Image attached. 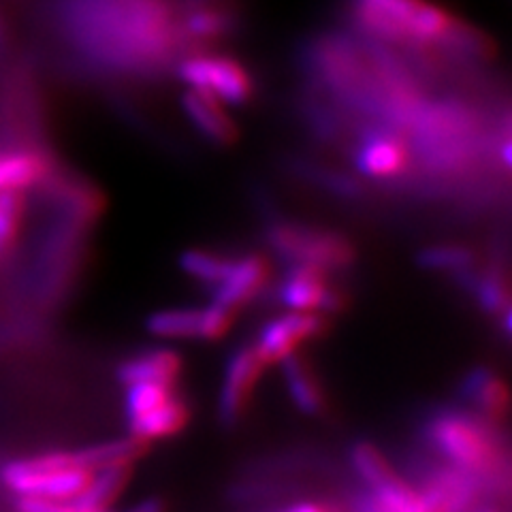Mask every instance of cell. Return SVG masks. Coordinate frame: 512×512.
<instances>
[{
    "mask_svg": "<svg viewBox=\"0 0 512 512\" xmlns=\"http://www.w3.org/2000/svg\"><path fill=\"white\" fill-rule=\"evenodd\" d=\"M472 512H502L498 508H478V510H472Z\"/></svg>",
    "mask_w": 512,
    "mask_h": 512,
    "instance_id": "cell-33",
    "label": "cell"
},
{
    "mask_svg": "<svg viewBox=\"0 0 512 512\" xmlns=\"http://www.w3.org/2000/svg\"><path fill=\"white\" fill-rule=\"evenodd\" d=\"M355 171L363 180L387 184L412 167L406 135L378 124H361L348 150Z\"/></svg>",
    "mask_w": 512,
    "mask_h": 512,
    "instance_id": "cell-8",
    "label": "cell"
},
{
    "mask_svg": "<svg viewBox=\"0 0 512 512\" xmlns=\"http://www.w3.org/2000/svg\"><path fill=\"white\" fill-rule=\"evenodd\" d=\"M276 301L284 310L331 318L348 310L350 295L338 276L329 271L308 265H288L276 284Z\"/></svg>",
    "mask_w": 512,
    "mask_h": 512,
    "instance_id": "cell-6",
    "label": "cell"
},
{
    "mask_svg": "<svg viewBox=\"0 0 512 512\" xmlns=\"http://www.w3.org/2000/svg\"><path fill=\"white\" fill-rule=\"evenodd\" d=\"M188 7L192 5H205V3H220V0H186Z\"/></svg>",
    "mask_w": 512,
    "mask_h": 512,
    "instance_id": "cell-32",
    "label": "cell"
},
{
    "mask_svg": "<svg viewBox=\"0 0 512 512\" xmlns=\"http://www.w3.org/2000/svg\"><path fill=\"white\" fill-rule=\"evenodd\" d=\"M329 329V318L308 312H291L269 318L254 338V346L267 365H280L297 355L310 342L323 338Z\"/></svg>",
    "mask_w": 512,
    "mask_h": 512,
    "instance_id": "cell-9",
    "label": "cell"
},
{
    "mask_svg": "<svg viewBox=\"0 0 512 512\" xmlns=\"http://www.w3.org/2000/svg\"><path fill=\"white\" fill-rule=\"evenodd\" d=\"M148 335L160 342H192L199 340L201 331V308H163L152 312L146 323Z\"/></svg>",
    "mask_w": 512,
    "mask_h": 512,
    "instance_id": "cell-22",
    "label": "cell"
},
{
    "mask_svg": "<svg viewBox=\"0 0 512 512\" xmlns=\"http://www.w3.org/2000/svg\"><path fill=\"white\" fill-rule=\"evenodd\" d=\"M459 397L463 408L474 412L491 425L506 419L510 408V391L506 380L485 365L474 367V370L461 378Z\"/></svg>",
    "mask_w": 512,
    "mask_h": 512,
    "instance_id": "cell-12",
    "label": "cell"
},
{
    "mask_svg": "<svg viewBox=\"0 0 512 512\" xmlns=\"http://www.w3.org/2000/svg\"><path fill=\"white\" fill-rule=\"evenodd\" d=\"M235 310L222 306L218 301H210L207 306H201V331H199V342L205 344H218L224 338H229L237 323Z\"/></svg>",
    "mask_w": 512,
    "mask_h": 512,
    "instance_id": "cell-27",
    "label": "cell"
},
{
    "mask_svg": "<svg viewBox=\"0 0 512 512\" xmlns=\"http://www.w3.org/2000/svg\"><path fill=\"white\" fill-rule=\"evenodd\" d=\"M90 474L79 466L73 451H45L7 461L0 468V485L18 500L73 502Z\"/></svg>",
    "mask_w": 512,
    "mask_h": 512,
    "instance_id": "cell-3",
    "label": "cell"
},
{
    "mask_svg": "<svg viewBox=\"0 0 512 512\" xmlns=\"http://www.w3.org/2000/svg\"><path fill=\"white\" fill-rule=\"evenodd\" d=\"M284 171L293 175L295 180L320 188L331 197H338L344 201H361L367 197L365 180L359 173H352L346 169H340L335 165L320 163V160L308 158V156H291L284 160Z\"/></svg>",
    "mask_w": 512,
    "mask_h": 512,
    "instance_id": "cell-13",
    "label": "cell"
},
{
    "mask_svg": "<svg viewBox=\"0 0 512 512\" xmlns=\"http://www.w3.org/2000/svg\"><path fill=\"white\" fill-rule=\"evenodd\" d=\"M271 284V263L261 254L235 256L227 276L212 288V299L235 312L259 299Z\"/></svg>",
    "mask_w": 512,
    "mask_h": 512,
    "instance_id": "cell-11",
    "label": "cell"
},
{
    "mask_svg": "<svg viewBox=\"0 0 512 512\" xmlns=\"http://www.w3.org/2000/svg\"><path fill=\"white\" fill-rule=\"evenodd\" d=\"M416 265L427 274H440L457 280L478 267V256L474 250L461 244H431L416 252Z\"/></svg>",
    "mask_w": 512,
    "mask_h": 512,
    "instance_id": "cell-24",
    "label": "cell"
},
{
    "mask_svg": "<svg viewBox=\"0 0 512 512\" xmlns=\"http://www.w3.org/2000/svg\"><path fill=\"white\" fill-rule=\"evenodd\" d=\"M278 367L282 372V384L288 402L293 404L299 414L308 416V419H320V416L329 412L325 384L314 370V365L301 352L284 359Z\"/></svg>",
    "mask_w": 512,
    "mask_h": 512,
    "instance_id": "cell-14",
    "label": "cell"
},
{
    "mask_svg": "<svg viewBox=\"0 0 512 512\" xmlns=\"http://www.w3.org/2000/svg\"><path fill=\"white\" fill-rule=\"evenodd\" d=\"M348 463L355 476L361 480L363 489H380L393 483L399 476L391 459L382 453V448L370 440H357L348 451Z\"/></svg>",
    "mask_w": 512,
    "mask_h": 512,
    "instance_id": "cell-23",
    "label": "cell"
},
{
    "mask_svg": "<svg viewBox=\"0 0 512 512\" xmlns=\"http://www.w3.org/2000/svg\"><path fill=\"white\" fill-rule=\"evenodd\" d=\"M135 466H107L94 470L84 491L77 495L73 504L86 510H114L118 500L131 487Z\"/></svg>",
    "mask_w": 512,
    "mask_h": 512,
    "instance_id": "cell-21",
    "label": "cell"
},
{
    "mask_svg": "<svg viewBox=\"0 0 512 512\" xmlns=\"http://www.w3.org/2000/svg\"><path fill=\"white\" fill-rule=\"evenodd\" d=\"M276 512H340L335 506L325 504V502H316V500H301V502H293L288 506H282Z\"/></svg>",
    "mask_w": 512,
    "mask_h": 512,
    "instance_id": "cell-30",
    "label": "cell"
},
{
    "mask_svg": "<svg viewBox=\"0 0 512 512\" xmlns=\"http://www.w3.org/2000/svg\"><path fill=\"white\" fill-rule=\"evenodd\" d=\"M425 440L440 461L474 474L485 487L506 468L495 425L466 408H444L431 414L425 423Z\"/></svg>",
    "mask_w": 512,
    "mask_h": 512,
    "instance_id": "cell-1",
    "label": "cell"
},
{
    "mask_svg": "<svg viewBox=\"0 0 512 512\" xmlns=\"http://www.w3.org/2000/svg\"><path fill=\"white\" fill-rule=\"evenodd\" d=\"M184 374V357L180 350L171 346H154L139 350L126 357L116 367V378L122 387H131L139 382L156 384H180Z\"/></svg>",
    "mask_w": 512,
    "mask_h": 512,
    "instance_id": "cell-16",
    "label": "cell"
},
{
    "mask_svg": "<svg viewBox=\"0 0 512 512\" xmlns=\"http://www.w3.org/2000/svg\"><path fill=\"white\" fill-rule=\"evenodd\" d=\"M152 444L143 442L131 434L122 438H111L96 444H88L82 448H75V459L84 470H99L107 466H137L150 453Z\"/></svg>",
    "mask_w": 512,
    "mask_h": 512,
    "instance_id": "cell-20",
    "label": "cell"
},
{
    "mask_svg": "<svg viewBox=\"0 0 512 512\" xmlns=\"http://www.w3.org/2000/svg\"><path fill=\"white\" fill-rule=\"evenodd\" d=\"M15 512H94V510H86L79 508L73 502H47V500H18L15 504ZM96 512H116L114 510H96Z\"/></svg>",
    "mask_w": 512,
    "mask_h": 512,
    "instance_id": "cell-28",
    "label": "cell"
},
{
    "mask_svg": "<svg viewBox=\"0 0 512 512\" xmlns=\"http://www.w3.org/2000/svg\"><path fill=\"white\" fill-rule=\"evenodd\" d=\"M263 235L269 250L286 265H308L342 276L359 259L357 246L344 233L286 220L280 214L265 220Z\"/></svg>",
    "mask_w": 512,
    "mask_h": 512,
    "instance_id": "cell-2",
    "label": "cell"
},
{
    "mask_svg": "<svg viewBox=\"0 0 512 512\" xmlns=\"http://www.w3.org/2000/svg\"><path fill=\"white\" fill-rule=\"evenodd\" d=\"M267 363L252 342L235 346L224 359L220 387L216 395V414L224 427H237L246 419L259 391Z\"/></svg>",
    "mask_w": 512,
    "mask_h": 512,
    "instance_id": "cell-7",
    "label": "cell"
},
{
    "mask_svg": "<svg viewBox=\"0 0 512 512\" xmlns=\"http://www.w3.org/2000/svg\"><path fill=\"white\" fill-rule=\"evenodd\" d=\"M116 512H169V502L163 498V495H146L131 506H126Z\"/></svg>",
    "mask_w": 512,
    "mask_h": 512,
    "instance_id": "cell-29",
    "label": "cell"
},
{
    "mask_svg": "<svg viewBox=\"0 0 512 512\" xmlns=\"http://www.w3.org/2000/svg\"><path fill=\"white\" fill-rule=\"evenodd\" d=\"M173 73L188 88L212 94L222 105H248L256 94L252 71L231 56L190 52L175 64Z\"/></svg>",
    "mask_w": 512,
    "mask_h": 512,
    "instance_id": "cell-5",
    "label": "cell"
},
{
    "mask_svg": "<svg viewBox=\"0 0 512 512\" xmlns=\"http://www.w3.org/2000/svg\"><path fill=\"white\" fill-rule=\"evenodd\" d=\"M26 210L24 190H0V265L15 250Z\"/></svg>",
    "mask_w": 512,
    "mask_h": 512,
    "instance_id": "cell-26",
    "label": "cell"
},
{
    "mask_svg": "<svg viewBox=\"0 0 512 512\" xmlns=\"http://www.w3.org/2000/svg\"><path fill=\"white\" fill-rule=\"evenodd\" d=\"M239 26H242L239 13L222 3L192 5L178 20L180 35L192 52H197L201 45L218 43L237 35Z\"/></svg>",
    "mask_w": 512,
    "mask_h": 512,
    "instance_id": "cell-15",
    "label": "cell"
},
{
    "mask_svg": "<svg viewBox=\"0 0 512 512\" xmlns=\"http://www.w3.org/2000/svg\"><path fill=\"white\" fill-rule=\"evenodd\" d=\"M429 512H472L478 504L485 483L470 472H463L451 463H431L416 483Z\"/></svg>",
    "mask_w": 512,
    "mask_h": 512,
    "instance_id": "cell-10",
    "label": "cell"
},
{
    "mask_svg": "<svg viewBox=\"0 0 512 512\" xmlns=\"http://www.w3.org/2000/svg\"><path fill=\"white\" fill-rule=\"evenodd\" d=\"M56 167V158L43 146L0 150V190H26L41 186Z\"/></svg>",
    "mask_w": 512,
    "mask_h": 512,
    "instance_id": "cell-17",
    "label": "cell"
},
{
    "mask_svg": "<svg viewBox=\"0 0 512 512\" xmlns=\"http://www.w3.org/2000/svg\"><path fill=\"white\" fill-rule=\"evenodd\" d=\"M124 425L148 444L180 436L192 419V408L178 384L139 382L124 387Z\"/></svg>",
    "mask_w": 512,
    "mask_h": 512,
    "instance_id": "cell-4",
    "label": "cell"
},
{
    "mask_svg": "<svg viewBox=\"0 0 512 512\" xmlns=\"http://www.w3.org/2000/svg\"><path fill=\"white\" fill-rule=\"evenodd\" d=\"M182 109L190 124L197 128L199 135L214 146H233L239 137V128L233 118L224 111V105L212 94L190 88L182 94Z\"/></svg>",
    "mask_w": 512,
    "mask_h": 512,
    "instance_id": "cell-18",
    "label": "cell"
},
{
    "mask_svg": "<svg viewBox=\"0 0 512 512\" xmlns=\"http://www.w3.org/2000/svg\"><path fill=\"white\" fill-rule=\"evenodd\" d=\"M233 259L235 256L212 248H188L180 254V269L184 271V276L199 282L201 286H207L212 291V288L227 276Z\"/></svg>",
    "mask_w": 512,
    "mask_h": 512,
    "instance_id": "cell-25",
    "label": "cell"
},
{
    "mask_svg": "<svg viewBox=\"0 0 512 512\" xmlns=\"http://www.w3.org/2000/svg\"><path fill=\"white\" fill-rule=\"evenodd\" d=\"M7 43H9V30H7V24L3 20V15H0V52H5Z\"/></svg>",
    "mask_w": 512,
    "mask_h": 512,
    "instance_id": "cell-31",
    "label": "cell"
},
{
    "mask_svg": "<svg viewBox=\"0 0 512 512\" xmlns=\"http://www.w3.org/2000/svg\"><path fill=\"white\" fill-rule=\"evenodd\" d=\"M455 282L463 286V291L487 316L498 320L506 310H510V286L500 265L493 263L489 267H474Z\"/></svg>",
    "mask_w": 512,
    "mask_h": 512,
    "instance_id": "cell-19",
    "label": "cell"
}]
</instances>
